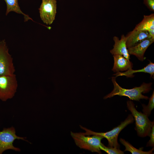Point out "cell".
<instances>
[{
  "label": "cell",
  "mask_w": 154,
  "mask_h": 154,
  "mask_svg": "<svg viewBox=\"0 0 154 154\" xmlns=\"http://www.w3.org/2000/svg\"><path fill=\"white\" fill-rule=\"evenodd\" d=\"M135 28L148 32L154 38V14L144 15L142 21L137 25Z\"/></svg>",
  "instance_id": "cell-13"
},
{
  "label": "cell",
  "mask_w": 154,
  "mask_h": 154,
  "mask_svg": "<svg viewBox=\"0 0 154 154\" xmlns=\"http://www.w3.org/2000/svg\"><path fill=\"white\" fill-rule=\"evenodd\" d=\"M120 143L125 147V151H129L132 154H153L154 147L148 151H143L142 148L138 149L133 147L128 141L124 139L120 138L119 140Z\"/></svg>",
  "instance_id": "cell-16"
},
{
  "label": "cell",
  "mask_w": 154,
  "mask_h": 154,
  "mask_svg": "<svg viewBox=\"0 0 154 154\" xmlns=\"http://www.w3.org/2000/svg\"><path fill=\"white\" fill-rule=\"evenodd\" d=\"M18 86L16 75L0 76V100L5 102L15 96Z\"/></svg>",
  "instance_id": "cell-5"
},
{
  "label": "cell",
  "mask_w": 154,
  "mask_h": 154,
  "mask_svg": "<svg viewBox=\"0 0 154 154\" xmlns=\"http://www.w3.org/2000/svg\"><path fill=\"white\" fill-rule=\"evenodd\" d=\"M138 72H143L149 74L150 77L154 78V64L151 61L145 67L143 68L137 70H133L132 69L128 70L125 72H118L114 74L116 76L115 78L119 76H125L128 77H133L134 76L133 74L135 73Z\"/></svg>",
  "instance_id": "cell-14"
},
{
  "label": "cell",
  "mask_w": 154,
  "mask_h": 154,
  "mask_svg": "<svg viewBox=\"0 0 154 154\" xmlns=\"http://www.w3.org/2000/svg\"><path fill=\"white\" fill-rule=\"evenodd\" d=\"M56 0H42L39 9L40 15L43 22L47 25L51 24L56 13Z\"/></svg>",
  "instance_id": "cell-8"
},
{
  "label": "cell",
  "mask_w": 154,
  "mask_h": 154,
  "mask_svg": "<svg viewBox=\"0 0 154 154\" xmlns=\"http://www.w3.org/2000/svg\"><path fill=\"white\" fill-rule=\"evenodd\" d=\"M127 104L128 109L134 117L135 122V129L138 135L141 137L149 136L154 121H151L147 116L141 112H138L131 101H127Z\"/></svg>",
  "instance_id": "cell-3"
},
{
  "label": "cell",
  "mask_w": 154,
  "mask_h": 154,
  "mask_svg": "<svg viewBox=\"0 0 154 154\" xmlns=\"http://www.w3.org/2000/svg\"><path fill=\"white\" fill-rule=\"evenodd\" d=\"M134 121L133 116L132 114H130L122 122L120 125L114 128L111 130L106 132H95L81 125H80V126L81 128L85 131V133H83L84 135H95L101 136L107 139L108 143V147L119 149L120 146L117 141L119 133L127 125L133 123Z\"/></svg>",
  "instance_id": "cell-2"
},
{
  "label": "cell",
  "mask_w": 154,
  "mask_h": 154,
  "mask_svg": "<svg viewBox=\"0 0 154 154\" xmlns=\"http://www.w3.org/2000/svg\"><path fill=\"white\" fill-rule=\"evenodd\" d=\"M101 150H102L108 154H123L124 152L120 150L119 149L114 147H107L101 143L100 146Z\"/></svg>",
  "instance_id": "cell-18"
},
{
  "label": "cell",
  "mask_w": 154,
  "mask_h": 154,
  "mask_svg": "<svg viewBox=\"0 0 154 154\" xmlns=\"http://www.w3.org/2000/svg\"><path fill=\"white\" fill-rule=\"evenodd\" d=\"M113 39L114 44L113 48L110 51L111 54L113 55H121L130 61V54L127 47L126 36L124 35H122L119 39L118 37L115 36L113 37Z\"/></svg>",
  "instance_id": "cell-11"
},
{
  "label": "cell",
  "mask_w": 154,
  "mask_h": 154,
  "mask_svg": "<svg viewBox=\"0 0 154 154\" xmlns=\"http://www.w3.org/2000/svg\"><path fill=\"white\" fill-rule=\"evenodd\" d=\"M143 4L150 11H154V0H143Z\"/></svg>",
  "instance_id": "cell-20"
},
{
  "label": "cell",
  "mask_w": 154,
  "mask_h": 154,
  "mask_svg": "<svg viewBox=\"0 0 154 154\" xmlns=\"http://www.w3.org/2000/svg\"><path fill=\"white\" fill-rule=\"evenodd\" d=\"M150 137V140L147 143L146 146L154 147V123L152 125L151 132L149 136Z\"/></svg>",
  "instance_id": "cell-19"
},
{
  "label": "cell",
  "mask_w": 154,
  "mask_h": 154,
  "mask_svg": "<svg viewBox=\"0 0 154 154\" xmlns=\"http://www.w3.org/2000/svg\"><path fill=\"white\" fill-rule=\"evenodd\" d=\"M15 71L13 59L6 42L5 40H0V76L12 75Z\"/></svg>",
  "instance_id": "cell-7"
},
{
  "label": "cell",
  "mask_w": 154,
  "mask_h": 154,
  "mask_svg": "<svg viewBox=\"0 0 154 154\" xmlns=\"http://www.w3.org/2000/svg\"><path fill=\"white\" fill-rule=\"evenodd\" d=\"M125 36L127 48L136 45L146 39L152 37L148 32L135 28L128 33Z\"/></svg>",
  "instance_id": "cell-9"
},
{
  "label": "cell",
  "mask_w": 154,
  "mask_h": 154,
  "mask_svg": "<svg viewBox=\"0 0 154 154\" xmlns=\"http://www.w3.org/2000/svg\"><path fill=\"white\" fill-rule=\"evenodd\" d=\"M154 42V38L151 37L146 39L136 45L127 48L129 54L136 56L141 61L144 59L145 53L148 47Z\"/></svg>",
  "instance_id": "cell-10"
},
{
  "label": "cell",
  "mask_w": 154,
  "mask_h": 154,
  "mask_svg": "<svg viewBox=\"0 0 154 154\" xmlns=\"http://www.w3.org/2000/svg\"><path fill=\"white\" fill-rule=\"evenodd\" d=\"M26 137L17 136L16 134L15 128L12 126L9 128H4L0 131V154H2L5 151L11 149L19 152L20 149L14 146L13 143L16 139H21L28 142Z\"/></svg>",
  "instance_id": "cell-6"
},
{
  "label": "cell",
  "mask_w": 154,
  "mask_h": 154,
  "mask_svg": "<svg viewBox=\"0 0 154 154\" xmlns=\"http://www.w3.org/2000/svg\"><path fill=\"white\" fill-rule=\"evenodd\" d=\"M71 135L76 145L80 148L101 153L100 146L102 143L101 140L104 138L103 137L95 135L87 136L83 133H74L72 131Z\"/></svg>",
  "instance_id": "cell-4"
},
{
  "label": "cell",
  "mask_w": 154,
  "mask_h": 154,
  "mask_svg": "<svg viewBox=\"0 0 154 154\" xmlns=\"http://www.w3.org/2000/svg\"><path fill=\"white\" fill-rule=\"evenodd\" d=\"M7 5V9L5 15H7L11 11L15 12L16 13L23 15L24 17V21L26 22L29 20H31L35 22L29 16L23 13L18 3V0H4Z\"/></svg>",
  "instance_id": "cell-15"
},
{
  "label": "cell",
  "mask_w": 154,
  "mask_h": 154,
  "mask_svg": "<svg viewBox=\"0 0 154 154\" xmlns=\"http://www.w3.org/2000/svg\"><path fill=\"white\" fill-rule=\"evenodd\" d=\"M114 64L112 71L115 72L126 71L132 69L133 64L123 56L116 54L113 56Z\"/></svg>",
  "instance_id": "cell-12"
},
{
  "label": "cell",
  "mask_w": 154,
  "mask_h": 154,
  "mask_svg": "<svg viewBox=\"0 0 154 154\" xmlns=\"http://www.w3.org/2000/svg\"><path fill=\"white\" fill-rule=\"evenodd\" d=\"M112 81L114 85L113 90L104 97V99L110 98L116 95L125 96L128 97L130 100L139 101L141 99L147 100L149 98L143 95L142 93H145L152 90V83L143 82L139 87H135L131 89H126L121 87L116 82V78L112 77Z\"/></svg>",
  "instance_id": "cell-1"
},
{
  "label": "cell",
  "mask_w": 154,
  "mask_h": 154,
  "mask_svg": "<svg viewBox=\"0 0 154 154\" xmlns=\"http://www.w3.org/2000/svg\"><path fill=\"white\" fill-rule=\"evenodd\" d=\"M149 102L147 105L142 104V111L143 113L147 116L148 117L150 116L151 112L154 108V91L152 95L149 98Z\"/></svg>",
  "instance_id": "cell-17"
}]
</instances>
